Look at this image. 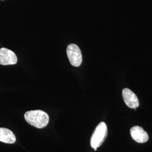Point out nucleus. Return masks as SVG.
<instances>
[{"label": "nucleus", "mask_w": 152, "mask_h": 152, "mask_svg": "<svg viewBox=\"0 0 152 152\" xmlns=\"http://www.w3.org/2000/svg\"><path fill=\"white\" fill-rule=\"evenodd\" d=\"M122 97L125 104L130 108L136 109L139 106V102L136 94L131 90L125 88L122 91Z\"/></svg>", "instance_id": "39448f33"}, {"label": "nucleus", "mask_w": 152, "mask_h": 152, "mask_svg": "<svg viewBox=\"0 0 152 152\" xmlns=\"http://www.w3.org/2000/svg\"><path fill=\"white\" fill-rule=\"evenodd\" d=\"M66 54L69 61L73 66H79L82 62L81 50L76 44H69L66 49Z\"/></svg>", "instance_id": "7ed1b4c3"}, {"label": "nucleus", "mask_w": 152, "mask_h": 152, "mask_svg": "<svg viewBox=\"0 0 152 152\" xmlns=\"http://www.w3.org/2000/svg\"><path fill=\"white\" fill-rule=\"evenodd\" d=\"M130 134L132 139L139 143H144L149 140L148 133L142 127L138 126L131 129Z\"/></svg>", "instance_id": "423d86ee"}, {"label": "nucleus", "mask_w": 152, "mask_h": 152, "mask_svg": "<svg viewBox=\"0 0 152 152\" xmlns=\"http://www.w3.org/2000/svg\"><path fill=\"white\" fill-rule=\"evenodd\" d=\"M17 56L12 51L4 48L0 49V64L14 65L17 63Z\"/></svg>", "instance_id": "20e7f679"}, {"label": "nucleus", "mask_w": 152, "mask_h": 152, "mask_svg": "<svg viewBox=\"0 0 152 152\" xmlns=\"http://www.w3.org/2000/svg\"><path fill=\"white\" fill-rule=\"evenodd\" d=\"M108 135V129L106 124L100 122L96 127L91 138L90 144L93 149L100 147L105 141Z\"/></svg>", "instance_id": "f03ea898"}, {"label": "nucleus", "mask_w": 152, "mask_h": 152, "mask_svg": "<svg viewBox=\"0 0 152 152\" xmlns=\"http://www.w3.org/2000/svg\"><path fill=\"white\" fill-rule=\"evenodd\" d=\"M0 141L6 144H14L16 141V137L11 130L0 127Z\"/></svg>", "instance_id": "0eeeda50"}, {"label": "nucleus", "mask_w": 152, "mask_h": 152, "mask_svg": "<svg viewBox=\"0 0 152 152\" xmlns=\"http://www.w3.org/2000/svg\"><path fill=\"white\" fill-rule=\"evenodd\" d=\"M24 118L29 125L37 129L44 128L49 124V115L41 110L28 111Z\"/></svg>", "instance_id": "f257e3e1"}]
</instances>
